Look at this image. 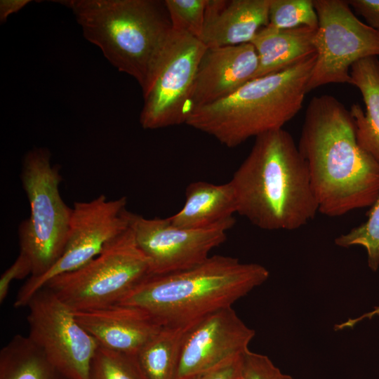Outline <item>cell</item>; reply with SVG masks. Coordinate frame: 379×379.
Returning a JSON list of instances; mask_svg holds the SVG:
<instances>
[{
	"mask_svg": "<svg viewBox=\"0 0 379 379\" xmlns=\"http://www.w3.org/2000/svg\"><path fill=\"white\" fill-rule=\"evenodd\" d=\"M72 11L84 37L120 72L146 88L172 26L164 1H59Z\"/></svg>",
	"mask_w": 379,
	"mask_h": 379,
	"instance_id": "cell-5",
	"label": "cell"
},
{
	"mask_svg": "<svg viewBox=\"0 0 379 379\" xmlns=\"http://www.w3.org/2000/svg\"><path fill=\"white\" fill-rule=\"evenodd\" d=\"M90 379H147L137 355L98 345L92 359Z\"/></svg>",
	"mask_w": 379,
	"mask_h": 379,
	"instance_id": "cell-22",
	"label": "cell"
},
{
	"mask_svg": "<svg viewBox=\"0 0 379 379\" xmlns=\"http://www.w3.org/2000/svg\"><path fill=\"white\" fill-rule=\"evenodd\" d=\"M258 66V55L251 43L206 48L196 74L191 112L237 91L253 79Z\"/></svg>",
	"mask_w": 379,
	"mask_h": 379,
	"instance_id": "cell-14",
	"label": "cell"
},
{
	"mask_svg": "<svg viewBox=\"0 0 379 379\" xmlns=\"http://www.w3.org/2000/svg\"><path fill=\"white\" fill-rule=\"evenodd\" d=\"M20 178L30 215L19 225V253L32 266L30 277H38L50 270L63 253L72 208L61 197L60 167L51 164L48 149L36 147L26 153Z\"/></svg>",
	"mask_w": 379,
	"mask_h": 379,
	"instance_id": "cell-6",
	"label": "cell"
},
{
	"mask_svg": "<svg viewBox=\"0 0 379 379\" xmlns=\"http://www.w3.org/2000/svg\"><path fill=\"white\" fill-rule=\"evenodd\" d=\"M150 275L149 261L128 227L86 264L54 277L44 287L72 311L85 310L119 302Z\"/></svg>",
	"mask_w": 379,
	"mask_h": 379,
	"instance_id": "cell-7",
	"label": "cell"
},
{
	"mask_svg": "<svg viewBox=\"0 0 379 379\" xmlns=\"http://www.w3.org/2000/svg\"><path fill=\"white\" fill-rule=\"evenodd\" d=\"M190 326H164L141 349L137 358L147 379H175L182 345Z\"/></svg>",
	"mask_w": 379,
	"mask_h": 379,
	"instance_id": "cell-20",
	"label": "cell"
},
{
	"mask_svg": "<svg viewBox=\"0 0 379 379\" xmlns=\"http://www.w3.org/2000/svg\"><path fill=\"white\" fill-rule=\"evenodd\" d=\"M269 25L279 29H317L318 16L312 0H270Z\"/></svg>",
	"mask_w": 379,
	"mask_h": 379,
	"instance_id": "cell-23",
	"label": "cell"
},
{
	"mask_svg": "<svg viewBox=\"0 0 379 379\" xmlns=\"http://www.w3.org/2000/svg\"><path fill=\"white\" fill-rule=\"evenodd\" d=\"M243 356L215 368L189 375L182 379H241Z\"/></svg>",
	"mask_w": 379,
	"mask_h": 379,
	"instance_id": "cell-28",
	"label": "cell"
},
{
	"mask_svg": "<svg viewBox=\"0 0 379 379\" xmlns=\"http://www.w3.org/2000/svg\"><path fill=\"white\" fill-rule=\"evenodd\" d=\"M317 29L300 27L262 28L252 40L258 60L253 79L281 72L316 53L313 39Z\"/></svg>",
	"mask_w": 379,
	"mask_h": 379,
	"instance_id": "cell-17",
	"label": "cell"
},
{
	"mask_svg": "<svg viewBox=\"0 0 379 379\" xmlns=\"http://www.w3.org/2000/svg\"><path fill=\"white\" fill-rule=\"evenodd\" d=\"M72 312L99 345L132 355H137L164 326L147 311L120 303Z\"/></svg>",
	"mask_w": 379,
	"mask_h": 379,
	"instance_id": "cell-15",
	"label": "cell"
},
{
	"mask_svg": "<svg viewBox=\"0 0 379 379\" xmlns=\"http://www.w3.org/2000/svg\"><path fill=\"white\" fill-rule=\"evenodd\" d=\"M207 0H164L172 29L200 40Z\"/></svg>",
	"mask_w": 379,
	"mask_h": 379,
	"instance_id": "cell-25",
	"label": "cell"
},
{
	"mask_svg": "<svg viewBox=\"0 0 379 379\" xmlns=\"http://www.w3.org/2000/svg\"><path fill=\"white\" fill-rule=\"evenodd\" d=\"M1 379H58L60 374L28 336L18 334L1 350Z\"/></svg>",
	"mask_w": 379,
	"mask_h": 379,
	"instance_id": "cell-21",
	"label": "cell"
},
{
	"mask_svg": "<svg viewBox=\"0 0 379 379\" xmlns=\"http://www.w3.org/2000/svg\"><path fill=\"white\" fill-rule=\"evenodd\" d=\"M255 332L232 307L211 313L190 325L181 347L175 379L203 372L241 357Z\"/></svg>",
	"mask_w": 379,
	"mask_h": 379,
	"instance_id": "cell-13",
	"label": "cell"
},
{
	"mask_svg": "<svg viewBox=\"0 0 379 379\" xmlns=\"http://www.w3.org/2000/svg\"><path fill=\"white\" fill-rule=\"evenodd\" d=\"M313 2L318 16L313 39L317 57L308 92L328 84H350L355 62L379 56V32L361 21L347 1Z\"/></svg>",
	"mask_w": 379,
	"mask_h": 379,
	"instance_id": "cell-9",
	"label": "cell"
},
{
	"mask_svg": "<svg viewBox=\"0 0 379 379\" xmlns=\"http://www.w3.org/2000/svg\"><path fill=\"white\" fill-rule=\"evenodd\" d=\"M269 276L260 264L215 255L186 270L150 275L118 303L147 311L162 326H186L232 307Z\"/></svg>",
	"mask_w": 379,
	"mask_h": 379,
	"instance_id": "cell-3",
	"label": "cell"
},
{
	"mask_svg": "<svg viewBox=\"0 0 379 379\" xmlns=\"http://www.w3.org/2000/svg\"><path fill=\"white\" fill-rule=\"evenodd\" d=\"M316 57L251 80L230 95L193 109L185 124L228 147L283 128L303 105Z\"/></svg>",
	"mask_w": 379,
	"mask_h": 379,
	"instance_id": "cell-4",
	"label": "cell"
},
{
	"mask_svg": "<svg viewBox=\"0 0 379 379\" xmlns=\"http://www.w3.org/2000/svg\"><path fill=\"white\" fill-rule=\"evenodd\" d=\"M30 2L29 0H1L0 21L4 22L12 13H16Z\"/></svg>",
	"mask_w": 379,
	"mask_h": 379,
	"instance_id": "cell-30",
	"label": "cell"
},
{
	"mask_svg": "<svg viewBox=\"0 0 379 379\" xmlns=\"http://www.w3.org/2000/svg\"><path fill=\"white\" fill-rule=\"evenodd\" d=\"M230 182L237 213L262 230H297L319 211L307 164L283 128L257 136Z\"/></svg>",
	"mask_w": 379,
	"mask_h": 379,
	"instance_id": "cell-2",
	"label": "cell"
},
{
	"mask_svg": "<svg viewBox=\"0 0 379 379\" xmlns=\"http://www.w3.org/2000/svg\"><path fill=\"white\" fill-rule=\"evenodd\" d=\"M270 0H207L200 41L206 48L251 43L269 25Z\"/></svg>",
	"mask_w": 379,
	"mask_h": 379,
	"instance_id": "cell-16",
	"label": "cell"
},
{
	"mask_svg": "<svg viewBox=\"0 0 379 379\" xmlns=\"http://www.w3.org/2000/svg\"><path fill=\"white\" fill-rule=\"evenodd\" d=\"M347 2L368 26L379 32V0H350Z\"/></svg>",
	"mask_w": 379,
	"mask_h": 379,
	"instance_id": "cell-29",
	"label": "cell"
},
{
	"mask_svg": "<svg viewBox=\"0 0 379 379\" xmlns=\"http://www.w3.org/2000/svg\"><path fill=\"white\" fill-rule=\"evenodd\" d=\"M27 307V336L50 364L67 379H90L99 344L78 323L72 310L46 287Z\"/></svg>",
	"mask_w": 379,
	"mask_h": 379,
	"instance_id": "cell-11",
	"label": "cell"
},
{
	"mask_svg": "<svg viewBox=\"0 0 379 379\" xmlns=\"http://www.w3.org/2000/svg\"><path fill=\"white\" fill-rule=\"evenodd\" d=\"M129 227L149 261L152 275L186 270L204 262L210 251L227 239L234 217L212 226L189 229L174 225L168 218H146L129 211Z\"/></svg>",
	"mask_w": 379,
	"mask_h": 379,
	"instance_id": "cell-12",
	"label": "cell"
},
{
	"mask_svg": "<svg viewBox=\"0 0 379 379\" xmlns=\"http://www.w3.org/2000/svg\"><path fill=\"white\" fill-rule=\"evenodd\" d=\"M241 377L242 379H293L282 373L268 357L249 350L242 358Z\"/></svg>",
	"mask_w": 379,
	"mask_h": 379,
	"instance_id": "cell-26",
	"label": "cell"
},
{
	"mask_svg": "<svg viewBox=\"0 0 379 379\" xmlns=\"http://www.w3.org/2000/svg\"><path fill=\"white\" fill-rule=\"evenodd\" d=\"M127 198L109 200L104 194L74 202L67 240L60 258L45 274L29 277L19 290L14 307L27 306L32 297L54 277L84 265L106 244L129 227Z\"/></svg>",
	"mask_w": 379,
	"mask_h": 379,
	"instance_id": "cell-10",
	"label": "cell"
},
{
	"mask_svg": "<svg viewBox=\"0 0 379 379\" xmlns=\"http://www.w3.org/2000/svg\"><path fill=\"white\" fill-rule=\"evenodd\" d=\"M241 379H242V377H241Z\"/></svg>",
	"mask_w": 379,
	"mask_h": 379,
	"instance_id": "cell-32",
	"label": "cell"
},
{
	"mask_svg": "<svg viewBox=\"0 0 379 379\" xmlns=\"http://www.w3.org/2000/svg\"><path fill=\"white\" fill-rule=\"evenodd\" d=\"M371 207L366 222L338 237L335 244L344 248L364 247L367 253L368 267L375 272L379 267V195Z\"/></svg>",
	"mask_w": 379,
	"mask_h": 379,
	"instance_id": "cell-24",
	"label": "cell"
},
{
	"mask_svg": "<svg viewBox=\"0 0 379 379\" xmlns=\"http://www.w3.org/2000/svg\"><path fill=\"white\" fill-rule=\"evenodd\" d=\"M206 46L198 39L171 29L146 88L140 123L158 129L186 122L199 61Z\"/></svg>",
	"mask_w": 379,
	"mask_h": 379,
	"instance_id": "cell-8",
	"label": "cell"
},
{
	"mask_svg": "<svg viewBox=\"0 0 379 379\" xmlns=\"http://www.w3.org/2000/svg\"><path fill=\"white\" fill-rule=\"evenodd\" d=\"M376 316H379V306L375 307L371 311L364 313L357 318L348 319L347 321L341 324H335V330L338 331L345 328H353L359 322L364 319H371Z\"/></svg>",
	"mask_w": 379,
	"mask_h": 379,
	"instance_id": "cell-31",
	"label": "cell"
},
{
	"mask_svg": "<svg viewBox=\"0 0 379 379\" xmlns=\"http://www.w3.org/2000/svg\"><path fill=\"white\" fill-rule=\"evenodd\" d=\"M298 147L320 213L338 217L374 204L379 163L358 144L350 110L336 98L311 99Z\"/></svg>",
	"mask_w": 379,
	"mask_h": 379,
	"instance_id": "cell-1",
	"label": "cell"
},
{
	"mask_svg": "<svg viewBox=\"0 0 379 379\" xmlns=\"http://www.w3.org/2000/svg\"><path fill=\"white\" fill-rule=\"evenodd\" d=\"M350 75V84L360 91L366 108L355 103L350 109L357 142L379 163V59L370 57L357 61Z\"/></svg>",
	"mask_w": 379,
	"mask_h": 379,
	"instance_id": "cell-19",
	"label": "cell"
},
{
	"mask_svg": "<svg viewBox=\"0 0 379 379\" xmlns=\"http://www.w3.org/2000/svg\"><path fill=\"white\" fill-rule=\"evenodd\" d=\"M29 274L32 275V266L29 260L19 253L15 262L1 276L0 302L2 303L6 298L13 280L22 279Z\"/></svg>",
	"mask_w": 379,
	"mask_h": 379,
	"instance_id": "cell-27",
	"label": "cell"
},
{
	"mask_svg": "<svg viewBox=\"0 0 379 379\" xmlns=\"http://www.w3.org/2000/svg\"><path fill=\"white\" fill-rule=\"evenodd\" d=\"M185 202L169 220L175 226L205 228L215 225L237 213V203L230 182L221 185L197 181L188 185Z\"/></svg>",
	"mask_w": 379,
	"mask_h": 379,
	"instance_id": "cell-18",
	"label": "cell"
}]
</instances>
